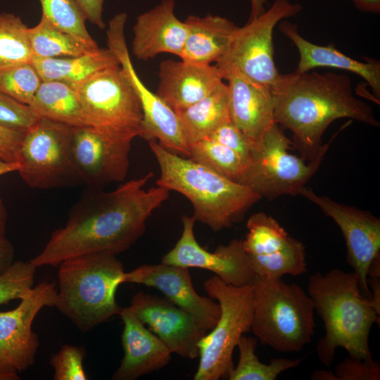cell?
<instances>
[{"label": "cell", "mask_w": 380, "mask_h": 380, "mask_svg": "<svg viewBox=\"0 0 380 380\" xmlns=\"http://www.w3.org/2000/svg\"><path fill=\"white\" fill-rule=\"evenodd\" d=\"M298 194L316 204L339 227L347 246V262L357 273L362 294L370 298L367 272L372 260L380 254V220L367 211L319 196L310 188Z\"/></svg>", "instance_id": "5bb4252c"}, {"label": "cell", "mask_w": 380, "mask_h": 380, "mask_svg": "<svg viewBox=\"0 0 380 380\" xmlns=\"http://www.w3.org/2000/svg\"><path fill=\"white\" fill-rule=\"evenodd\" d=\"M266 0H251V11L248 20L254 19L261 15L265 11Z\"/></svg>", "instance_id": "f6af8a7d"}, {"label": "cell", "mask_w": 380, "mask_h": 380, "mask_svg": "<svg viewBox=\"0 0 380 380\" xmlns=\"http://www.w3.org/2000/svg\"><path fill=\"white\" fill-rule=\"evenodd\" d=\"M37 267L30 261H14L0 274V305L27 296L34 285Z\"/></svg>", "instance_id": "836d02e7"}, {"label": "cell", "mask_w": 380, "mask_h": 380, "mask_svg": "<svg viewBox=\"0 0 380 380\" xmlns=\"http://www.w3.org/2000/svg\"><path fill=\"white\" fill-rule=\"evenodd\" d=\"M18 374L0 373V380H18Z\"/></svg>", "instance_id": "7dc6e473"}, {"label": "cell", "mask_w": 380, "mask_h": 380, "mask_svg": "<svg viewBox=\"0 0 380 380\" xmlns=\"http://www.w3.org/2000/svg\"><path fill=\"white\" fill-rule=\"evenodd\" d=\"M42 82L32 63L0 70V92L25 105H30Z\"/></svg>", "instance_id": "d6a6232c"}, {"label": "cell", "mask_w": 380, "mask_h": 380, "mask_svg": "<svg viewBox=\"0 0 380 380\" xmlns=\"http://www.w3.org/2000/svg\"><path fill=\"white\" fill-rule=\"evenodd\" d=\"M244 250L256 276L281 278L306 271L305 248L272 216L259 212L248 220Z\"/></svg>", "instance_id": "4fadbf2b"}, {"label": "cell", "mask_w": 380, "mask_h": 380, "mask_svg": "<svg viewBox=\"0 0 380 380\" xmlns=\"http://www.w3.org/2000/svg\"><path fill=\"white\" fill-rule=\"evenodd\" d=\"M176 113L189 146L208 137L230 120L227 84L223 82L207 96Z\"/></svg>", "instance_id": "4316f807"}, {"label": "cell", "mask_w": 380, "mask_h": 380, "mask_svg": "<svg viewBox=\"0 0 380 380\" xmlns=\"http://www.w3.org/2000/svg\"><path fill=\"white\" fill-rule=\"evenodd\" d=\"M184 21L187 34L179 58L196 65L218 63L228 52L239 29L230 20L212 14L189 15Z\"/></svg>", "instance_id": "cb8c5ba5"}, {"label": "cell", "mask_w": 380, "mask_h": 380, "mask_svg": "<svg viewBox=\"0 0 380 380\" xmlns=\"http://www.w3.org/2000/svg\"><path fill=\"white\" fill-rule=\"evenodd\" d=\"M338 380H379L380 365L374 360L366 361L346 357L334 370Z\"/></svg>", "instance_id": "74e56055"}, {"label": "cell", "mask_w": 380, "mask_h": 380, "mask_svg": "<svg viewBox=\"0 0 380 380\" xmlns=\"http://www.w3.org/2000/svg\"><path fill=\"white\" fill-rule=\"evenodd\" d=\"M292 145L281 126L274 123L253 147L237 182L268 200L298 195L315 174L326 153L306 164L302 157L289 153Z\"/></svg>", "instance_id": "9c48e42d"}, {"label": "cell", "mask_w": 380, "mask_h": 380, "mask_svg": "<svg viewBox=\"0 0 380 380\" xmlns=\"http://www.w3.org/2000/svg\"><path fill=\"white\" fill-rule=\"evenodd\" d=\"M367 284L369 288H371L369 300L377 313L380 315V277H367Z\"/></svg>", "instance_id": "7bdbcfd3"}, {"label": "cell", "mask_w": 380, "mask_h": 380, "mask_svg": "<svg viewBox=\"0 0 380 380\" xmlns=\"http://www.w3.org/2000/svg\"><path fill=\"white\" fill-rule=\"evenodd\" d=\"M83 13L86 20L100 29L106 26L103 20L105 0H74Z\"/></svg>", "instance_id": "ab89813d"}, {"label": "cell", "mask_w": 380, "mask_h": 380, "mask_svg": "<svg viewBox=\"0 0 380 380\" xmlns=\"http://www.w3.org/2000/svg\"><path fill=\"white\" fill-rule=\"evenodd\" d=\"M307 291L324 324L316 348L319 361L329 367L338 348L350 357L372 360L369 334L374 323L379 325L380 315L362 294L357 273L338 268L317 272L309 278Z\"/></svg>", "instance_id": "3957f363"}, {"label": "cell", "mask_w": 380, "mask_h": 380, "mask_svg": "<svg viewBox=\"0 0 380 380\" xmlns=\"http://www.w3.org/2000/svg\"><path fill=\"white\" fill-rule=\"evenodd\" d=\"M24 135V132L0 125V158L7 162H18Z\"/></svg>", "instance_id": "f35d334b"}, {"label": "cell", "mask_w": 380, "mask_h": 380, "mask_svg": "<svg viewBox=\"0 0 380 380\" xmlns=\"http://www.w3.org/2000/svg\"><path fill=\"white\" fill-rule=\"evenodd\" d=\"M56 294L55 283L42 281L16 308L0 312V373L18 374L34 365L39 340L32 323L42 308L53 307Z\"/></svg>", "instance_id": "7c38bea8"}, {"label": "cell", "mask_w": 380, "mask_h": 380, "mask_svg": "<svg viewBox=\"0 0 380 380\" xmlns=\"http://www.w3.org/2000/svg\"><path fill=\"white\" fill-rule=\"evenodd\" d=\"M311 379L312 380H338L334 372L327 370H317L315 371Z\"/></svg>", "instance_id": "bcb514c9"}, {"label": "cell", "mask_w": 380, "mask_h": 380, "mask_svg": "<svg viewBox=\"0 0 380 380\" xmlns=\"http://www.w3.org/2000/svg\"><path fill=\"white\" fill-rule=\"evenodd\" d=\"M42 15L87 44L98 46L85 26L86 18L74 0H39Z\"/></svg>", "instance_id": "1f68e13d"}, {"label": "cell", "mask_w": 380, "mask_h": 380, "mask_svg": "<svg viewBox=\"0 0 380 380\" xmlns=\"http://www.w3.org/2000/svg\"><path fill=\"white\" fill-rule=\"evenodd\" d=\"M209 297L217 300L220 315L198 343L199 363L194 380H218L234 368L232 355L244 333L251 330L253 313L251 284L234 286L214 275L204 282Z\"/></svg>", "instance_id": "52a82bcc"}, {"label": "cell", "mask_w": 380, "mask_h": 380, "mask_svg": "<svg viewBox=\"0 0 380 380\" xmlns=\"http://www.w3.org/2000/svg\"><path fill=\"white\" fill-rule=\"evenodd\" d=\"M130 139L115 137L91 127H71L73 165L81 183L100 188L127 175Z\"/></svg>", "instance_id": "9a60e30c"}, {"label": "cell", "mask_w": 380, "mask_h": 380, "mask_svg": "<svg viewBox=\"0 0 380 380\" xmlns=\"http://www.w3.org/2000/svg\"><path fill=\"white\" fill-rule=\"evenodd\" d=\"M128 307L172 353L190 360L198 357V343L208 331L189 313L166 298L144 291L137 292Z\"/></svg>", "instance_id": "e0dca14e"}, {"label": "cell", "mask_w": 380, "mask_h": 380, "mask_svg": "<svg viewBox=\"0 0 380 380\" xmlns=\"http://www.w3.org/2000/svg\"><path fill=\"white\" fill-rule=\"evenodd\" d=\"M148 144L160 168L157 186L186 197L193 205L195 220L214 231L241 220L261 198L243 185L165 149L156 140Z\"/></svg>", "instance_id": "277c9868"}, {"label": "cell", "mask_w": 380, "mask_h": 380, "mask_svg": "<svg viewBox=\"0 0 380 380\" xmlns=\"http://www.w3.org/2000/svg\"><path fill=\"white\" fill-rule=\"evenodd\" d=\"M274 122L291 130L293 146L305 160L327 153L322 138L329 125L339 118H351L379 127L372 108L355 97L350 78L332 72L311 71L282 75L274 90Z\"/></svg>", "instance_id": "7a4b0ae2"}, {"label": "cell", "mask_w": 380, "mask_h": 380, "mask_svg": "<svg viewBox=\"0 0 380 380\" xmlns=\"http://www.w3.org/2000/svg\"><path fill=\"white\" fill-rule=\"evenodd\" d=\"M71 127L39 118L23 137L18 172L32 188L49 189L81 183L70 148Z\"/></svg>", "instance_id": "8fae6325"}, {"label": "cell", "mask_w": 380, "mask_h": 380, "mask_svg": "<svg viewBox=\"0 0 380 380\" xmlns=\"http://www.w3.org/2000/svg\"><path fill=\"white\" fill-rule=\"evenodd\" d=\"M302 8L299 3L274 0L261 15L239 27L228 52L215 64L223 80L234 72L274 91L282 77L274 61V28L281 20L297 15Z\"/></svg>", "instance_id": "30bf717a"}, {"label": "cell", "mask_w": 380, "mask_h": 380, "mask_svg": "<svg viewBox=\"0 0 380 380\" xmlns=\"http://www.w3.org/2000/svg\"><path fill=\"white\" fill-rule=\"evenodd\" d=\"M88 127L103 134L134 139L140 137L143 113L137 94L120 65L72 84Z\"/></svg>", "instance_id": "ba28073f"}, {"label": "cell", "mask_w": 380, "mask_h": 380, "mask_svg": "<svg viewBox=\"0 0 380 380\" xmlns=\"http://www.w3.org/2000/svg\"><path fill=\"white\" fill-rule=\"evenodd\" d=\"M156 94L175 112L183 110L213 92L223 78L217 66L183 61H163L159 68Z\"/></svg>", "instance_id": "7402d4cb"}, {"label": "cell", "mask_w": 380, "mask_h": 380, "mask_svg": "<svg viewBox=\"0 0 380 380\" xmlns=\"http://www.w3.org/2000/svg\"><path fill=\"white\" fill-rule=\"evenodd\" d=\"M258 345L256 337L242 335L237 348L239 362L230 371L229 380H275L278 375L289 369L298 367L302 359L274 358L269 364L262 363L255 353Z\"/></svg>", "instance_id": "f1b7e54d"}, {"label": "cell", "mask_w": 380, "mask_h": 380, "mask_svg": "<svg viewBox=\"0 0 380 380\" xmlns=\"http://www.w3.org/2000/svg\"><path fill=\"white\" fill-rule=\"evenodd\" d=\"M19 168L20 165L18 162H7L0 158V176L13 172H18ZM6 222V212L1 202L0 201V228L4 231H5Z\"/></svg>", "instance_id": "b9f144b4"}, {"label": "cell", "mask_w": 380, "mask_h": 380, "mask_svg": "<svg viewBox=\"0 0 380 380\" xmlns=\"http://www.w3.org/2000/svg\"><path fill=\"white\" fill-rule=\"evenodd\" d=\"M189 158L236 182L244 169L234 151L210 138L191 144Z\"/></svg>", "instance_id": "4dcf8cb0"}, {"label": "cell", "mask_w": 380, "mask_h": 380, "mask_svg": "<svg viewBox=\"0 0 380 380\" xmlns=\"http://www.w3.org/2000/svg\"><path fill=\"white\" fill-rule=\"evenodd\" d=\"M253 313L251 330L262 345L282 352H298L315 332L311 298L296 284L281 278L255 276L251 284Z\"/></svg>", "instance_id": "8992f818"}, {"label": "cell", "mask_w": 380, "mask_h": 380, "mask_svg": "<svg viewBox=\"0 0 380 380\" xmlns=\"http://www.w3.org/2000/svg\"><path fill=\"white\" fill-rule=\"evenodd\" d=\"M120 315L124 324L121 336L124 355L112 379L134 380L166 366L172 353L162 341L129 307L122 308Z\"/></svg>", "instance_id": "44dd1931"}, {"label": "cell", "mask_w": 380, "mask_h": 380, "mask_svg": "<svg viewBox=\"0 0 380 380\" xmlns=\"http://www.w3.org/2000/svg\"><path fill=\"white\" fill-rule=\"evenodd\" d=\"M207 138L212 139L234 151L242 160L244 167L248 164L254 146L231 120L220 125Z\"/></svg>", "instance_id": "8d00e7d4"}, {"label": "cell", "mask_w": 380, "mask_h": 380, "mask_svg": "<svg viewBox=\"0 0 380 380\" xmlns=\"http://www.w3.org/2000/svg\"><path fill=\"white\" fill-rule=\"evenodd\" d=\"M85 350L83 346L64 344L52 355L50 364L53 369L54 380H87L84 369Z\"/></svg>", "instance_id": "e575fe53"}, {"label": "cell", "mask_w": 380, "mask_h": 380, "mask_svg": "<svg viewBox=\"0 0 380 380\" xmlns=\"http://www.w3.org/2000/svg\"><path fill=\"white\" fill-rule=\"evenodd\" d=\"M14 248L6 238L5 231L0 228V274L6 271L15 261Z\"/></svg>", "instance_id": "60d3db41"}, {"label": "cell", "mask_w": 380, "mask_h": 380, "mask_svg": "<svg viewBox=\"0 0 380 380\" xmlns=\"http://www.w3.org/2000/svg\"><path fill=\"white\" fill-rule=\"evenodd\" d=\"M122 283H136L160 291L175 305L191 315L198 324L209 331L220 315V306L195 291L189 268L163 263L145 264L124 273Z\"/></svg>", "instance_id": "ac0fdd59"}, {"label": "cell", "mask_w": 380, "mask_h": 380, "mask_svg": "<svg viewBox=\"0 0 380 380\" xmlns=\"http://www.w3.org/2000/svg\"><path fill=\"white\" fill-rule=\"evenodd\" d=\"M32 63L43 81H61L74 84L101 70L119 65L120 61L110 49L99 48L77 56L32 57Z\"/></svg>", "instance_id": "d4e9b609"}, {"label": "cell", "mask_w": 380, "mask_h": 380, "mask_svg": "<svg viewBox=\"0 0 380 380\" xmlns=\"http://www.w3.org/2000/svg\"><path fill=\"white\" fill-rule=\"evenodd\" d=\"M224 80L227 81L230 120L255 146L275 123L274 92L234 72Z\"/></svg>", "instance_id": "ffe728a7"}, {"label": "cell", "mask_w": 380, "mask_h": 380, "mask_svg": "<svg viewBox=\"0 0 380 380\" xmlns=\"http://www.w3.org/2000/svg\"><path fill=\"white\" fill-rule=\"evenodd\" d=\"M27 26L11 13H0V70L32 63Z\"/></svg>", "instance_id": "f546056e"}, {"label": "cell", "mask_w": 380, "mask_h": 380, "mask_svg": "<svg viewBox=\"0 0 380 380\" xmlns=\"http://www.w3.org/2000/svg\"><path fill=\"white\" fill-rule=\"evenodd\" d=\"M58 289L53 307L82 332L108 321L122 310L115 299L125 273L116 255L83 254L58 265Z\"/></svg>", "instance_id": "5b68a950"}, {"label": "cell", "mask_w": 380, "mask_h": 380, "mask_svg": "<svg viewBox=\"0 0 380 380\" xmlns=\"http://www.w3.org/2000/svg\"><path fill=\"white\" fill-rule=\"evenodd\" d=\"M152 172L106 192L91 188L71 208L65 225L53 231L42 251L30 261L37 268L58 266L80 255L128 250L144 234L152 213L169 197L161 186L144 189Z\"/></svg>", "instance_id": "6da1fadb"}, {"label": "cell", "mask_w": 380, "mask_h": 380, "mask_svg": "<svg viewBox=\"0 0 380 380\" xmlns=\"http://www.w3.org/2000/svg\"><path fill=\"white\" fill-rule=\"evenodd\" d=\"M175 0H162L139 15L133 26L132 51L141 61L160 53L180 56L187 34V26L175 15Z\"/></svg>", "instance_id": "d6986e66"}, {"label": "cell", "mask_w": 380, "mask_h": 380, "mask_svg": "<svg viewBox=\"0 0 380 380\" xmlns=\"http://www.w3.org/2000/svg\"><path fill=\"white\" fill-rule=\"evenodd\" d=\"M279 30L291 41L299 53V61L295 72L303 73L320 67L351 72L367 82L372 89L374 102L379 104V61L366 59L365 62H361L345 55L332 45L324 46L315 44L300 34L296 25L287 20L279 24Z\"/></svg>", "instance_id": "603a6c76"}, {"label": "cell", "mask_w": 380, "mask_h": 380, "mask_svg": "<svg viewBox=\"0 0 380 380\" xmlns=\"http://www.w3.org/2000/svg\"><path fill=\"white\" fill-rule=\"evenodd\" d=\"M39 119L28 105L0 92V125L25 133Z\"/></svg>", "instance_id": "d590c367"}, {"label": "cell", "mask_w": 380, "mask_h": 380, "mask_svg": "<svg viewBox=\"0 0 380 380\" xmlns=\"http://www.w3.org/2000/svg\"><path fill=\"white\" fill-rule=\"evenodd\" d=\"M39 118L70 127H88L74 87L61 81H43L29 105Z\"/></svg>", "instance_id": "484cf974"}, {"label": "cell", "mask_w": 380, "mask_h": 380, "mask_svg": "<svg viewBox=\"0 0 380 380\" xmlns=\"http://www.w3.org/2000/svg\"><path fill=\"white\" fill-rule=\"evenodd\" d=\"M182 235L174 246L162 258L166 264L211 271L225 284L234 286L251 284L256 274L244 250L243 240L233 239L210 252L199 245L194 227L195 219L184 215Z\"/></svg>", "instance_id": "2e32d148"}, {"label": "cell", "mask_w": 380, "mask_h": 380, "mask_svg": "<svg viewBox=\"0 0 380 380\" xmlns=\"http://www.w3.org/2000/svg\"><path fill=\"white\" fill-rule=\"evenodd\" d=\"M355 7L363 12L379 14L380 13V0H350Z\"/></svg>", "instance_id": "ee69618b"}, {"label": "cell", "mask_w": 380, "mask_h": 380, "mask_svg": "<svg viewBox=\"0 0 380 380\" xmlns=\"http://www.w3.org/2000/svg\"><path fill=\"white\" fill-rule=\"evenodd\" d=\"M28 39L32 57L37 58L77 56L99 48L62 30L42 15L38 24L28 28Z\"/></svg>", "instance_id": "83f0119b"}]
</instances>
